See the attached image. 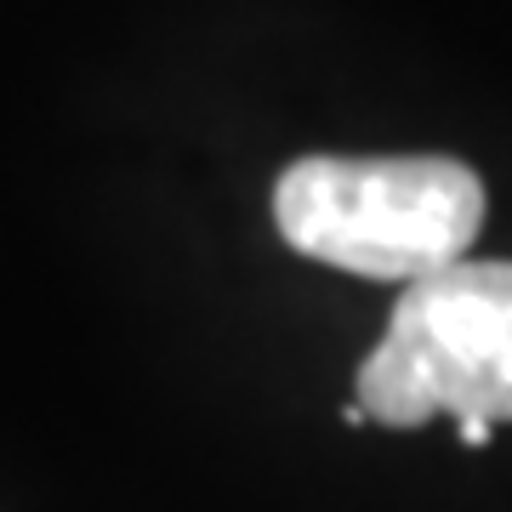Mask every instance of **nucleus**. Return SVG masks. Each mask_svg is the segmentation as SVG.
Instances as JSON below:
<instances>
[{
	"label": "nucleus",
	"instance_id": "4",
	"mask_svg": "<svg viewBox=\"0 0 512 512\" xmlns=\"http://www.w3.org/2000/svg\"><path fill=\"white\" fill-rule=\"evenodd\" d=\"M342 421H348V427H365V421H370V410H365V404H359V399H353L348 410H342Z\"/></svg>",
	"mask_w": 512,
	"mask_h": 512
},
{
	"label": "nucleus",
	"instance_id": "2",
	"mask_svg": "<svg viewBox=\"0 0 512 512\" xmlns=\"http://www.w3.org/2000/svg\"><path fill=\"white\" fill-rule=\"evenodd\" d=\"M359 404L382 427L433 416L512 421V262H450L410 279L359 365Z\"/></svg>",
	"mask_w": 512,
	"mask_h": 512
},
{
	"label": "nucleus",
	"instance_id": "1",
	"mask_svg": "<svg viewBox=\"0 0 512 512\" xmlns=\"http://www.w3.org/2000/svg\"><path fill=\"white\" fill-rule=\"evenodd\" d=\"M274 222L296 256L410 285L467 256L484 183L450 154H308L279 177Z\"/></svg>",
	"mask_w": 512,
	"mask_h": 512
},
{
	"label": "nucleus",
	"instance_id": "3",
	"mask_svg": "<svg viewBox=\"0 0 512 512\" xmlns=\"http://www.w3.org/2000/svg\"><path fill=\"white\" fill-rule=\"evenodd\" d=\"M456 433H461V444H467V450H484V444H490V433H495V421L461 416V421H456Z\"/></svg>",
	"mask_w": 512,
	"mask_h": 512
}]
</instances>
